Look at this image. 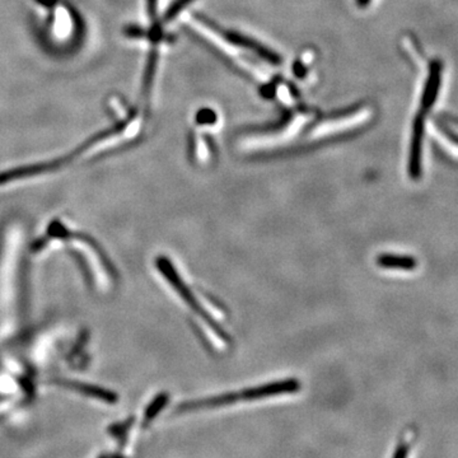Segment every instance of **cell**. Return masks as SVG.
I'll list each match as a JSON object with an SVG mask.
<instances>
[{
	"mask_svg": "<svg viewBox=\"0 0 458 458\" xmlns=\"http://www.w3.org/2000/svg\"><path fill=\"white\" fill-rule=\"evenodd\" d=\"M377 264L383 269L410 271L417 267V260L411 256H400L394 254H382L377 258Z\"/></svg>",
	"mask_w": 458,
	"mask_h": 458,
	"instance_id": "4",
	"label": "cell"
},
{
	"mask_svg": "<svg viewBox=\"0 0 458 458\" xmlns=\"http://www.w3.org/2000/svg\"><path fill=\"white\" fill-rule=\"evenodd\" d=\"M99 458H106V457H99Z\"/></svg>",
	"mask_w": 458,
	"mask_h": 458,
	"instance_id": "8",
	"label": "cell"
},
{
	"mask_svg": "<svg viewBox=\"0 0 458 458\" xmlns=\"http://www.w3.org/2000/svg\"><path fill=\"white\" fill-rule=\"evenodd\" d=\"M45 243H46V240H39V241L35 242L32 245L33 252H39V251L44 249L46 246Z\"/></svg>",
	"mask_w": 458,
	"mask_h": 458,
	"instance_id": "7",
	"label": "cell"
},
{
	"mask_svg": "<svg viewBox=\"0 0 458 458\" xmlns=\"http://www.w3.org/2000/svg\"><path fill=\"white\" fill-rule=\"evenodd\" d=\"M155 265H157V269L161 271L162 275L167 279V282L171 284V287L178 293V296L182 298L186 303L193 308V311L199 312L201 314V317L205 318V321L208 322L210 327L217 332L219 338H227L225 331L219 327L217 322L214 321L210 317L209 314L205 309L201 308L200 303L196 300V298L191 293V290L189 289V287L186 285L185 283L182 282V279L180 278L176 269L172 266L169 258H164V256H160V258L155 260Z\"/></svg>",
	"mask_w": 458,
	"mask_h": 458,
	"instance_id": "2",
	"label": "cell"
},
{
	"mask_svg": "<svg viewBox=\"0 0 458 458\" xmlns=\"http://www.w3.org/2000/svg\"><path fill=\"white\" fill-rule=\"evenodd\" d=\"M169 400V394H166V392H163V394H160L158 396H155V399H154V400H153V401L151 402L149 405H148V408L145 409V424L151 423L152 420L155 419V417H157V415H158V414H160V412H161V411L164 409V406L167 405Z\"/></svg>",
	"mask_w": 458,
	"mask_h": 458,
	"instance_id": "5",
	"label": "cell"
},
{
	"mask_svg": "<svg viewBox=\"0 0 458 458\" xmlns=\"http://www.w3.org/2000/svg\"><path fill=\"white\" fill-rule=\"evenodd\" d=\"M300 390V383L298 379H285V381H276L270 382L261 386L252 387L242 390L240 392H228V394H219L214 397H209L205 400H196L189 401L180 405L178 410L193 411L200 409H216L222 406H228L232 403L241 401H256L267 397H274L279 394H296Z\"/></svg>",
	"mask_w": 458,
	"mask_h": 458,
	"instance_id": "1",
	"label": "cell"
},
{
	"mask_svg": "<svg viewBox=\"0 0 458 458\" xmlns=\"http://www.w3.org/2000/svg\"><path fill=\"white\" fill-rule=\"evenodd\" d=\"M414 437H415V435H414L412 432H408L406 435L401 437V438H400V442L397 444L394 455H392V458H409L411 447H412V443L415 441Z\"/></svg>",
	"mask_w": 458,
	"mask_h": 458,
	"instance_id": "6",
	"label": "cell"
},
{
	"mask_svg": "<svg viewBox=\"0 0 458 458\" xmlns=\"http://www.w3.org/2000/svg\"><path fill=\"white\" fill-rule=\"evenodd\" d=\"M54 383L59 387H63L65 390L77 392L82 396L89 397V399H95L98 401L106 402V403H116L119 401L117 394L104 387L95 386V385L78 382V381H69V379H57V381H54Z\"/></svg>",
	"mask_w": 458,
	"mask_h": 458,
	"instance_id": "3",
	"label": "cell"
}]
</instances>
